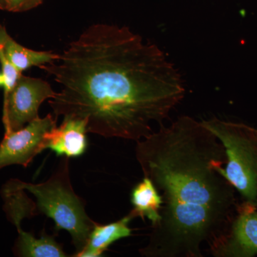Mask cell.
<instances>
[{"label": "cell", "instance_id": "5", "mask_svg": "<svg viewBox=\"0 0 257 257\" xmlns=\"http://www.w3.org/2000/svg\"><path fill=\"white\" fill-rule=\"evenodd\" d=\"M48 82L22 74L14 88L4 96L3 121L5 133L18 131L39 116V109L47 99L55 97Z\"/></svg>", "mask_w": 257, "mask_h": 257}, {"label": "cell", "instance_id": "6", "mask_svg": "<svg viewBox=\"0 0 257 257\" xmlns=\"http://www.w3.org/2000/svg\"><path fill=\"white\" fill-rule=\"evenodd\" d=\"M57 118L38 117L18 131L5 133L0 144V169L19 165L27 167L45 150V135L55 127Z\"/></svg>", "mask_w": 257, "mask_h": 257}, {"label": "cell", "instance_id": "7", "mask_svg": "<svg viewBox=\"0 0 257 257\" xmlns=\"http://www.w3.org/2000/svg\"><path fill=\"white\" fill-rule=\"evenodd\" d=\"M221 237L210 246L216 257H252L257 255V207L244 202Z\"/></svg>", "mask_w": 257, "mask_h": 257}, {"label": "cell", "instance_id": "10", "mask_svg": "<svg viewBox=\"0 0 257 257\" xmlns=\"http://www.w3.org/2000/svg\"><path fill=\"white\" fill-rule=\"evenodd\" d=\"M0 49L6 58L23 73L32 67H40L58 60L60 55L51 52L30 50L12 38L6 28L0 25Z\"/></svg>", "mask_w": 257, "mask_h": 257}, {"label": "cell", "instance_id": "3", "mask_svg": "<svg viewBox=\"0 0 257 257\" xmlns=\"http://www.w3.org/2000/svg\"><path fill=\"white\" fill-rule=\"evenodd\" d=\"M50 178L40 184L26 183L12 179L13 183L28 190L36 197V214H45L55 223L57 231H68L72 236L76 252L87 243L91 231L97 223L85 211L84 201L74 192L69 176V158L62 157Z\"/></svg>", "mask_w": 257, "mask_h": 257}, {"label": "cell", "instance_id": "14", "mask_svg": "<svg viewBox=\"0 0 257 257\" xmlns=\"http://www.w3.org/2000/svg\"><path fill=\"white\" fill-rule=\"evenodd\" d=\"M44 0H6V11L24 13L37 8Z\"/></svg>", "mask_w": 257, "mask_h": 257}, {"label": "cell", "instance_id": "13", "mask_svg": "<svg viewBox=\"0 0 257 257\" xmlns=\"http://www.w3.org/2000/svg\"><path fill=\"white\" fill-rule=\"evenodd\" d=\"M0 64L2 73L0 74V86L4 88V96L8 95L14 88L20 76L23 74L5 57L0 49Z\"/></svg>", "mask_w": 257, "mask_h": 257}, {"label": "cell", "instance_id": "4", "mask_svg": "<svg viewBox=\"0 0 257 257\" xmlns=\"http://www.w3.org/2000/svg\"><path fill=\"white\" fill-rule=\"evenodd\" d=\"M202 122L224 147L226 167L219 168V173L244 202L257 207L256 128L215 117Z\"/></svg>", "mask_w": 257, "mask_h": 257}, {"label": "cell", "instance_id": "12", "mask_svg": "<svg viewBox=\"0 0 257 257\" xmlns=\"http://www.w3.org/2000/svg\"><path fill=\"white\" fill-rule=\"evenodd\" d=\"M14 247L16 256L23 257H67L62 246L53 236L46 234L35 237L31 233L20 229Z\"/></svg>", "mask_w": 257, "mask_h": 257}, {"label": "cell", "instance_id": "8", "mask_svg": "<svg viewBox=\"0 0 257 257\" xmlns=\"http://www.w3.org/2000/svg\"><path fill=\"white\" fill-rule=\"evenodd\" d=\"M87 133L84 120L64 117L60 126H55L45 135V149H50L59 157H80L87 150Z\"/></svg>", "mask_w": 257, "mask_h": 257}, {"label": "cell", "instance_id": "2", "mask_svg": "<svg viewBox=\"0 0 257 257\" xmlns=\"http://www.w3.org/2000/svg\"><path fill=\"white\" fill-rule=\"evenodd\" d=\"M144 177L162 198V219L153 226L146 257H203L222 236L236 209L235 191L219 173L226 156L221 142L202 121L182 116L137 142Z\"/></svg>", "mask_w": 257, "mask_h": 257}, {"label": "cell", "instance_id": "9", "mask_svg": "<svg viewBox=\"0 0 257 257\" xmlns=\"http://www.w3.org/2000/svg\"><path fill=\"white\" fill-rule=\"evenodd\" d=\"M136 218L133 211L119 220L108 224H96L94 226L85 246L73 255L75 257H99L117 240L131 236L128 224Z\"/></svg>", "mask_w": 257, "mask_h": 257}, {"label": "cell", "instance_id": "11", "mask_svg": "<svg viewBox=\"0 0 257 257\" xmlns=\"http://www.w3.org/2000/svg\"><path fill=\"white\" fill-rule=\"evenodd\" d=\"M132 210L135 215L140 216L143 220L147 218L152 223V226H157L162 219L160 211L162 209V198L160 193L147 177L134 187L131 193Z\"/></svg>", "mask_w": 257, "mask_h": 257}, {"label": "cell", "instance_id": "15", "mask_svg": "<svg viewBox=\"0 0 257 257\" xmlns=\"http://www.w3.org/2000/svg\"><path fill=\"white\" fill-rule=\"evenodd\" d=\"M0 10H6V0H0Z\"/></svg>", "mask_w": 257, "mask_h": 257}, {"label": "cell", "instance_id": "1", "mask_svg": "<svg viewBox=\"0 0 257 257\" xmlns=\"http://www.w3.org/2000/svg\"><path fill=\"white\" fill-rule=\"evenodd\" d=\"M60 86L55 117L84 120L87 133L139 141L183 99L178 69L155 44L126 27L91 25L58 60L40 66Z\"/></svg>", "mask_w": 257, "mask_h": 257}]
</instances>
